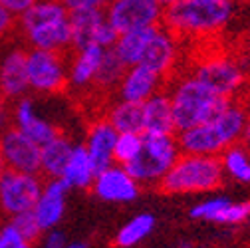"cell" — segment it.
<instances>
[{"label": "cell", "mask_w": 250, "mask_h": 248, "mask_svg": "<svg viewBox=\"0 0 250 248\" xmlns=\"http://www.w3.org/2000/svg\"><path fill=\"white\" fill-rule=\"evenodd\" d=\"M104 117L117 133H143L141 125V105L115 100L107 105Z\"/></svg>", "instance_id": "obj_24"}, {"label": "cell", "mask_w": 250, "mask_h": 248, "mask_svg": "<svg viewBox=\"0 0 250 248\" xmlns=\"http://www.w3.org/2000/svg\"><path fill=\"white\" fill-rule=\"evenodd\" d=\"M163 6L157 0H111L105 6V18L117 34L129 30L155 28L163 22Z\"/></svg>", "instance_id": "obj_8"}, {"label": "cell", "mask_w": 250, "mask_h": 248, "mask_svg": "<svg viewBox=\"0 0 250 248\" xmlns=\"http://www.w3.org/2000/svg\"><path fill=\"white\" fill-rule=\"evenodd\" d=\"M72 151H74L72 139L62 133L44 147H40V175H44L46 179H60Z\"/></svg>", "instance_id": "obj_21"}, {"label": "cell", "mask_w": 250, "mask_h": 248, "mask_svg": "<svg viewBox=\"0 0 250 248\" xmlns=\"http://www.w3.org/2000/svg\"><path fill=\"white\" fill-rule=\"evenodd\" d=\"M104 52L105 48H100V46H85V48L74 50L70 56V66H68V87L89 91L93 78H96L98 68L102 64Z\"/></svg>", "instance_id": "obj_18"}, {"label": "cell", "mask_w": 250, "mask_h": 248, "mask_svg": "<svg viewBox=\"0 0 250 248\" xmlns=\"http://www.w3.org/2000/svg\"><path fill=\"white\" fill-rule=\"evenodd\" d=\"M234 56L238 58V62L242 64L244 72H246V74H248V78H250V28H248V32L242 36V40H240L238 50H236V54H234Z\"/></svg>", "instance_id": "obj_33"}, {"label": "cell", "mask_w": 250, "mask_h": 248, "mask_svg": "<svg viewBox=\"0 0 250 248\" xmlns=\"http://www.w3.org/2000/svg\"><path fill=\"white\" fill-rule=\"evenodd\" d=\"M18 32V16L0 4V40H8Z\"/></svg>", "instance_id": "obj_31"}, {"label": "cell", "mask_w": 250, "mask_h": 248, "mask_svg": "<svg viewBox=\"0 0 250 248\" xmlns=\"http://www.w3.org/2000/svg\"><path fill=\"white\" fill-rule=\"evenodd\" d=\"M163 85H165V80L159 74H155L153 70H149L143 64H135V66L125 68V72L115 87V96H117V100L141 105L153 94H157L159 89H163Z\"/></svg>", "instance_id": "obj_13"}, {"label": "cell", "mask_w": 250, "mask_h": 248, "mask_svg": "<svg viewBox=\"0 0 250 248\" xmlns=\"http://www.w3.org/2000/svg\"><path fill=\"white\" fill-rule=\"evenodd\" d=\"M68 20L72 28V48L80 50L85 46H96L98 32L107 18L102 8H78L68 10Z\"/></svg>", "instance_id": "obj_20"}, {"label": "cell", "mask_w": 250, "mask_h": 248, "mask_svg": "<svg viewBox=\"0 0 250 248\" xmlns=\"http://www.w3.org/2000/svg\"><path fill=\"white\" fill-rule=\"evenodd\" d=\"M0 248H30V244L18 234L12 225H6L0 230Z\"/></svg>", "instance_id": "obj_32"}, {"label": "cell", "mask_w": 250, "mask_h": 248, "mask_svg": "<svg viewBox=\"0 0 250 248\" xmlns=\"http://www.w3.org/2000/svg\"><path fill=\"white\" fill-rule=\"evenodd\" d=\"M218 157H221L225 175H229L236 183L250 185V149L242 141L225 149Z\"/></svg>", "instance_id": "obj_26"}, {"label": "cell", "mask_w": 250, "mask_h": 248, "mask_svg": "<svg viewBox=\"0 0 250 248\" xmlns=\"http://www.w3.org/2000/svg\"><path fill=\"white\" fill-rule=\"evenodd\" d=\"M157 28V26H155ZM153 28H143V30H129V32H123L115 38L111 50L113 54L121 60V64L125 68L135 66L141 62V56L145 52V46L151 38Z\"/></svg>", "instance_id": "obj_23"}, {"label": "cell", "mask_w": 250, "mask_h": 248, "mask_svg": "<svg viewBox=\"0 0 250 248\" xmlns=\"http://www.w3.org/2000/svg\"><path fill=\"white\" fill-rule=\"evenodd\" d=\"M125 72V66L121 64V60L113 54L111 48H105L102 64L98 68V74L93 78L89 94H98V96H107V94H115V87L121 80Z\"/></svg>", "instance_id": "obj_25"}, {"label": "cell", "mask_w": 250, "mask_h": 248, "mask_svg": "<svg viewBox=\"0 0 250 248\" xmlns=\"http://www.w3.org/2000/svg\"><path fill=\"white\" fill-rule=\"evenodd\" d=\"M66 193L68 187L60 179H48V183L42 187V193L32 208L42 230L54 228L62 221L66 210Z\"/></svg>", "instance_id": "obj_17"}, {"label": "cell", "mask_w": 250, "mask_h": 248, "mask_svg": "<svg viewBox=\"0 0 250 248\" xmlns=\"http://www.w3.org/2000/svg\"><path fill=\"white\" fill-rule=\"evenodd\" d=\"M225 171L216 155L181 153L157 187L167 195L208 193L223 185Z\"/></svg>", "instance_id": "obj_4"}, {"label": "cell", "mask_w": 250, "mask_h": 248, "mask_svg": "<svg viewBox=\"0 0 250 248\" xmlns=\"http://www.w3.org/2000/svg\"><path fill=\"white\" fill-rule=\"evenodd\" d=\"M230 199L227 197H212V199H207V201H201L197 203L193 208H191V216L197 221H208V223H214L218 212H221L227 205H229Z\"/></svg>", "instance_id": "obj_30"}, {"label": "cell", "mask_w": 250, "mask_h": 248, "mask_svg": "<svg viewBox=\"0 0 250 248\" xmlns=\"http://www.w3.org/2000/svg\"><path fill=\"white\" fill-rule=\"evenodd\" d=\"M10 225L18 230V234H20L30 246H32L34 242H38L40 236H42V232H44V230L40 228V225H38V221H36V216H34L32 210H26V212L14 214Z\"/></svg>", "instance_id": "obj_29"}, {"label": "cell", "mask_w": 250, "mask_h": 248, "mask_svg": "<svg viewBox=\"0 0 250 248\" xmlns=\"http://www.w3.org/2000/svg\"><path fill=\"white\" fill-rule=\"evenodd\" d=\"M10 125V109H8V100L0 94V131Z\"/></svg>", "instance_id": "obj_37"}, {"label": "cell", "mask_w": 250, "mask_h": 248, "mask_svg": "<svg viewBox=\"0 0 250 248\" xmlns=\"http://www.w3.org/2000/svg\"><path fill=\"white\" fill-rule=\"evenodd\" d=\"M181 248H195V246H191V244H181Z\"/></svg>", "instance_id": "obj_42"}, {"label": "cell", "mask_w": 250, "mask_h": 248, "mask_svg": "<svg viewBox=\"0 0 250 248\" xmlns=\"http://www.w3.org/2000/svg\"><path fill=\"white\" fill-rule=\"evenodd\" d=\"M64 6L68 10H78V8H102L105 10V6L111 0H62Z\"/></svg>", "instance_id": "obj_34"}, {"label": "cell", "mask_w": 250, "mask_h": 248, "mask_svg": "<svg viewBox=\"0 0 250 248\" xmlns=\"http://www.w3.org/2000/svg\"><path fill=\"white\" fill-rule=\"evenodd\" d=\"M64 246H66V236L60 230H52L44 240V248H64Z\"/></svg>", "instance_id": "obj_36"}, {"label": "cell", "mask_w": 250, "mask_h": 248, "mask_svg": "<svg viewBox=\"0 0 250 248\" xmlns=\"http://www.w3.org/2000/svg\"><path fill=\"white\" fill-rule=\"evenodd\" d=\"M74 50L56 52L30 48L26 54L28 85L38 94H62L68 89V66Z\"/></svg>", "instance_id": "obj_7"}, {"label": "cell", "mask_w": 250, "mask_h": 248, "mask_svg": "<svg viewBox=\"0 0 250 248\" xmlns=\"http://www.w3.org/2000/svg\"><path fill=\"white\" fill-rule=\"evenodd\" d=\"M179 58H181V40L169 28L159 24L157 28H153L139 64L147 66L155 74H159L167 83L179 64Z\"/></svg>", "instance_id": "obj_10"}, {"label": "cell", "mask_w": 250, "mask_h": 248, "mask_svg": "<svg viewBox=\"0 0 250 248\" xmlns=\"http://www.w3.org/2000/svg\"><path fill=\"white\" fill-rule=\"evenodd\" d=\"M36 2V0H0V4H2L4 8H8L12 14H22L26 8H30Z\"/></svg>", "instance_id": "obj_35"}, {"label": "cell", "mask_w": 250, "mask_h": 248, "mask_svg": "<svg viewBox=\"0 0 250 248\" xmlns=\"http://www.w3.org/2000/svg\"><path fill=\"white\" fill-rule=\"evenodd\" d=\"M0 155L8 169L40 175V145L24 135L16 125L0 131Z\"/></svg>", "instance_id": "obj_11"}, {"label": "cell", "mask_w": 250, "mask_h": 248, "mask_svg": "<svg viewBox=\"0 0 250 248\" xmlns=\"http://www.w3.org/2000/svg\"><path fill=\"white\" fill-rule=\"evenodd\" d=\"M157 2L165 8V6H171V4H175V2H179V0H157Z\"/></svg>", "instance_id": "obj_40"}, {"label": "cell", "mask_w": 250, "mask_h": 248, "mask_svg": "<svg viewBox=\"0 0 250 248\" xmlns=\"http://www.w3.org/2000/svg\"><path fill=\"white\" fill-rule=\"evenodd\" d=\"M115 137H117V131L109 125V121L104 115L93 119L91 125L87 127L83 147L87 151V157L91 161V167H93V171H96V175L113 165Z\"/></svg>", "instance_id": "obj_14"}, {"label": "cell", "mask_w": 250, "mask_h": 248, "mask_svg": "<svg viewBox=\"0 0 250 248\" xmlns=\"http://www.w3.org/2000/svg\"><path fill=\"white\" fill-rule=\"evenodd\" d=\"M141 125L149 135H177L169 91L163 87L141 103Z\"/></svg>", "instance_id": "obj_15"}, {"label": "cell", "mask_w": 250, "mask_h": 248, "mask_svg": "<svg viewBox=\"0 0 250 248\" xmlns=\"http://www.w3.org/2000/svg\"><path fill=\"white\" fill-rule=\"evenodd\" d=\"M14 125L40 147H44L46 143H50L54 137L60 135L56 125H52L50 121L42 119L36 113L34 102L30 98H20L18 100V103L14 107Z\"/></svg>", "instance_id": "obj_19"}, {"label": "cell", "mask_w": 250, "mask_h": 248, "mask_svg": "<svg viewBox=\"0 0 250 248\" xmlns=\"http://www.w3.org/2000/svg\"><path fill=\"white\" fill-rule=\"evenodd\" d=\"M155 228V216L151 212H141L127 221L119 232L115 234V246L117 248H133L139 242H143Z\"/></svg>", "instance_id": "obj_27"}, {"label": "cell", "mask_w": 250, "mask_h": 248, "mask_svg": "<svg viewBox=\"0 0 250 248\" xmlns=\"http://www.w3.org/2000/svg\"><path fill=\"white\" fill-rule=\"evenodd\" d=\"M93 179H96V171L91 167L85 147L74 145V151L70 155L64 171L60 175V181L64 183L68 189H89Z\"/></svg>", "instance_id": "obj_22"}, {"label": "cell", "mask_w": 250, "mask_h": 248, "mask_svg": "<svg viewBox=\"0 0 250 248\" xmlns=\"http://www.w3.org/2000/svg\"><path fill=\"white\" fill-rule=\"evenodd\" d=\"M64 248H87L85 242H74V244H66Z\"/></svg>", "instance_id": "obj_39"}, {"label": "cell", "mask_w": 250, "mask_h": 248, "mask_svg": "<svg viewBox=\"0 0 250 248\" xmlns=\"http://www.w3.org/2000/svg\"><path fill=\"white\" fill-rule=\"evenodd\" d=\"M42 187L40 175L6 169L0 177V208L10 216L32 210Z\"/></svg>", "instance_id": "obj_9"}, {"label": "cell", "mask_w": 250, "mask_h": 248, "mask_svg": "<svg viewBox=\"0 0 250 248\" xmlns=\"http://www.w3.org/2000/svg\"><path fill=\"white\" fill-rule=\"evenodd\" d=\"M91 189L98 199L107 203H131L139 197L141 185L125 171L123 165H111L100 171L91 183Z\"/></svg>", "instance_id": "obj_12"}, {"label": "cell", "mask_w": 250, "mask_h": 248, "mask_svg": "<svg viewBox=\"0 0 250 248\" xmlns=\"http://www.w3.org/2000/svg\"><path fill=\"white\" fill-rule=\"evenodd\" d=\"M26 48H12L0 60V94L6 100H18L30 89L26 72Z\"/></svg>", "instance_id": "obj_16"}, {"label": "cell", "mask_w": 250, "mask_h": 248, "mask_svg": "<svg viewBox=\"0 0 250 248\" xmlns=\"http://www.w3.org/2000/svg\"><path fill=\"white\" fill-rule=\"evenodd\" d=\"M208 89L225 100H238L248 94V74L234 54L208 52L203 54L191 72Z\"/></svg>", "instance_id": "obj_5"}, {"label": "cell", "mask_w": 250, "mask_h": 248, "mask_svg": "<svg viewBox=\"0 0 250 248\" xmlns=\"http://www.w3.org/2000/svg\"><path fill=\"white\" fill-rule=\"evenodd\" d=\"M8 167H6V163H4V159H2V155H0V177L4 175V171H6Z\"/></svg>", "instance_id": "obj_41"}, {"label": "cell", "mask_w": 250, "mask_h": 248, "mask_svg": "<svg viewBox=\"0 0 250 248\" xmlns=\"http://www.w3.org/2000/svg\"><path fill=\"white\" fill-rule=\"evenodd\" d=\"M167 91L171 98L177 133L195 127L203 121H208L230 103V100L216 96L212 89H208L193 74H185L179 80H175Z\"/></svg>", "instance_id": "obj_3"}, {"label": "cell", "mask_w": 250, "mask_h": 248, "mask_svg": "<svg viewBox=\"0 0 250 248\" xmlns=\"http://www.w3.org/2000/svg\"><path fill=\"white\" fill-rule=\"evenodd\" d=\"M181 155L177 135H141V147L137 155L125 163L127 171L139 185H159L165 173Z\"/></svg>", "instance_id": "obj_6"}, {"label": "cell", "mask_w": 250, "mask_h": 248, "mask_svg": "<svg viewBox=\"0 0 250 248\" xmlns=\"http://www.w3.org/2000/svg\"><path fill=\"white\" fill-rule=\"evenodd\" d=\"M248 115L250 109L244 103V98L230 100V103L221 113H216L208 121L177 133L181 153L216 155L218 157L225 149L242 141Z\"/></svg>", "instance_id": "obj_1"}, {"label": "cell", "mask_w": 250, "mask_h": 248, "mask_svg": "<svg viewBox=\"0 0 250 248\" xmlns=\"http://www.w3.org/2000/svg\"><path fill=\"white\" fill-rule=\"evenodd\" d=\"M141 135L143 133H117L115 145H113V163L115 165H125L135 157L141 147Z\"/></svg>", "instance_id": "obj_28"}, {"label": "cell", "mask_w": 250, "mask_h": 248, "mask_svg": "<svg viewBox=\"0 0 250 248\" xmlns=\"http://www.w3.org/2000/svg\"><path fill=\"white\" fill-rule=\"evenodd\" d=\"M234 0H179L165 6L163 26L183 38H212L230 24Z\"/></svg>", "instance_id": "obj_2"}, {"label": "cell", "mask_w": 250, "mask_h": 248, "mask_svg": "<svg viewBox=\"0 0 250 248\" xmlns=\"http://www.w3.org/2000/svg\"><path fill=\"white\" fill-rule=\"evenodd\" d=\"M242 143L250 149V115H248V121H246V125H244V133H242Z\"/></svg>", "instance_id": "obj_38"}]
</instances>
